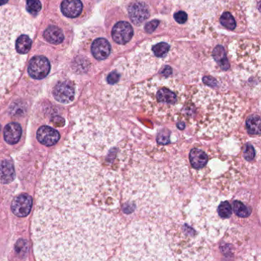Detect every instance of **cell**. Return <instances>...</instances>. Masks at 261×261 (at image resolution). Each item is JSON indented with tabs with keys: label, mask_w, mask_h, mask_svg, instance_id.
<instances>
[{
	"label": "cell",
	"mask_w": 261,
	"mask_h": 261,
	"mask_svg": "<svg viewBox=\"0 0 261 261\" xmlns=\"http://www.w3.org/2000/svg\"><path fill=\"white\" fill-rule=\"evenodd\" d=\"M32 228L39 260H105L123 235L120 221L94 206L61 209L37 204Z\"/></svg>",
	"instance_id": "obj_1"
},
{
	"label": "cell",
	"mask_w": 261,
	"mask_h": 261,
	"mask_svg": "<svg viewBox=\"0 0 261 261\" xmlns=\"http://www.w3.org/2000/svg\"><path fill=\"white\" fill-rule=\"evenodd\" d=\"M100 165L89 154L65 145L47 165L37 192V204L61 209L83 207L100 190Z\"/></svg>",
	"instance_id": "obj_2"
},
{
	"label": "cell",
	"mask_w": 261,
	"mask_h": 261,
	"mask_svg": "<svg viewBox=\"0 0 261 261\" xmlns=\"http://www.w3.org/2000/svg\"><path fill=\"white\" fill-rule=\"evenodd\" d=\"M244 103L235 94H219L200 87L191 97L189 124L199 137H215L232 130L242 117Z\"/></svg>",
	"instance_id": "obj_3"
},
{
	"label": "cell",
	"mask_w": 261,
	"mask_h": 261,
	"mask_svg": "<svg viewBox=\"0 0 261 261\" xmlns=\"http://www.w3.org/2000/svg\"><path fill=\"white\" fill-rule=\"evenodd\" d=\"M33 22L18 9H0V88L20 76L33 44Z\"/></svg>",
	"instance_id": "obj_4"
},
{
	"label": "cell",
	"mask_w": 261,
	"mask_h": 261,
	"mask_svg": "<svg viewBox=\"0 0 261 261\" xmlns=\"http://www.w3.org/2000/svg\"><path fill=\"white\" fill-rule=\"evenodd\" d=\"M166 172L157 164L135 166L129 171L124 188V198L147 215L169 214L175 206L171 198L170 181Z\"/></svg>",
	"instance_id": "obj_5"
},
{
	"label": "cell",
	"mask_w": 261,
	"mask_h": 261,
	"mask_svg": "<svg viewBox=\"0 0 261 261\" xmlns=\"http://www.w3.org/2000/svg\"><path fill=\"white\" fill-rule=\"evenodd\" d=\"M129 101L136 108L158 120H171L186 103L185 86L172 79L155 77L135 85Z\"/></svg>",
	"instance_id": "obj_6"
},
{
	"label": "cell",
	"mask_w": 261,
	"mask_h": 261,
	"mask_svg": "<svg viewBox=\"0 0 261 261\" xmlns=\"http://www.w3.org/2000/svg\"><path fill=\"white\" fill-rule=\"evenodd\" d=\"M117 125L97 111H87L75 121L68 145L94 156L106 154L120 140Z\"/></svg>",
	"instance_id": "obj_7"
},
{
	"label": "cell",
	"mask_w": 261,
	"mask_h": 261,
	"mask_svg": "<svg viewBox=\"0 0 261 261\" xmlns=\"http://www.w3.org/2000/svg\"><path fill=\"white\" fill-rule=\"evenodd\" d=\"M121 250L117 259H175L163 230L157 226L137 221L122 235Z\"/></svg>",
	"instance_id": "obj_8"
},
{
	"label": "cell",
	"mask_w": 261,
	"mask_h": 261,
	"mask_svg": "<svg viewBox=\"0 0 261 261\" xmlns=\"http://www.w3.org/2000/svg\"><path fill=\"white\" fill-rule=\"evenodd\" d=\"M168 243L171 251L178 259H208V247L202 238L187 224L172 227L169 232Z\"/></svg>",
	"instance_id": "obj_9"
},
{
	"label": "cell",
	"mask_w": 261,
	"mask_h": 261,
	"mask_svg": "<svg viewBox=\"0 0 261 261\" xmlns=\"http://www.w3.org/2000/svg\"><path fill=\"white\" fill-rule=\"evenodd\" d=\"M230 53L233 61L236 81H239L243 86L244 81L259 79V42L251 40L235 41L230 45Z\"/></svg>",
	"instance_id": "obj_10"
},
{
	"label": "cell",
	"mask_w": 261,
	"mask_h": 261,
	"mask_svg": "<svg viewBox=\"0 0 261 261\" xmlns=\"http://www.w3.org/2000/svg\"><path fill=\"white\" fill-rule=\"evenodd\" d=\"M51 64L44 56H35L30 61L28 66V73L32 79L42 80L49 74Z\"/></svg>",
	"instance_id": "obj_11"
},
{
	"label": "cell",
	"mask_w": 261,
	"mask_h": 261,
	"mask_svg": "<svg viewBox=\"0 0 261 261\" xmlns=\"http://www.w3.org/2000/svg\"><path fill=\"white\" fill-rule=\"evenodd\" d=\"M127 12L129 19L137 27L143 24L150 16L149 7L140 0L129 3L127 7Z\"/></svg>",
	"instance_id": "obj_12"
},
{
	"label": "cell",
	"mask_w": 261,
	"mask_h": 261,
	"mask_svg": "<svg viewBox=\"0 0 261 261\" xmlns=\"http://www.w3.org/2000/svg\"><path fill=\"white\" fill-rule=\"evenodd\" d=\"M54 98L64 105L71 103L75 97V88L74 85L68 81H62L56 84L53 91Z\"/></svg>",
	"instance_id": "obj_13"
},
{
	"label": "cell",
	"mask_w": 261,
	"mask_h": 261,
	"mask_svg": "<svg viewBox=\"0 0 261 261\" xmlns=\"http://www.w3.org/2000/svg\"><path fill=\"white\" fill-rule=\"evenodd\" d=\"M113 40L119 45H126L134 36V29L129 22L120 21L114 25L111 32Z\"/></svg>",
	"instance_id": "obj_14"
},
{
	"label": "cell",
	"mask_w": 261,
	"mask_h": 261,
	"mask_svg": "<svg viewBox=\"0 0 261 261\" xmlns=\"http://www.w3.org/2000/svg\"><path fill=\"white\" fill-rule=\"evenodd\" d=\"M33 207V198L27 194L18 195L12 202L11 209L15 215L17 217L27 216L31 212Z\"/></svg>",
	"instance_id": "obj_15"
},
{
	"label": "cell",
	"mask_w": 261,
	"mask_h": 261,
	"mask_svg": "<svg viewBox=\"0 0 261 261\" xmlns=\"http://www.w3.org/2000/svg\"><path fill=\"white\" fill-rule=\"evenodd\" d=\"M61 10L68 19H79L83 13L84 4L82 0H63L61 4Z\"/></svg>",
	"instance_id": "obj_16"
},
{
	"label": "cell",
	"mask_w": 261,
	"mask_h": 261,
	"mask_svg": "<svg viewBox=\"0 0 261 261\" xmlns=\"http://www.w3.org/2000/svg\"><path fill=\"white\" fill-rule=\"evenodd\" d=\"M91 53L98 61L106 60L111 54V45L105 38H97L91 44Z\"/></svg>",
	"instance_id": "obj_17"
},
{
	"label": "cell",
	"mask_w": 261,
	"mask_h": 261,
	"mask_svg": "<svg viewBox=\"0 0 261 261\" xmlns=\"http://www.w3.org/2000/svg\"><path fill=\"white\" fill-rule=\"evenodd\" d=\"M244 7L247 8L246 13L250 27L253 31L259 30V0H244Z\"/></svg>",
	"instance_id": "obj_18"
},
{
	"label": "cell",
	"mask_w": 261,
	"mask_h": 261,
	"mask_svg": "<svg viewBox=\"0 0 261 261\" xmlns=\"http://www.w3.org/2000/svg\"><path fill=\"white\" fill-rule=\"evenodd\" d=\"M38 140L42 144L47 146L56 145L60 139V134L54 128L48 126H42L38 129L36 134Z\"/></svg>",
	"instance_id": "obj_19"
},
{
	"label": "cell",
	"mask_w": 261,
	"mask_h": 261,
	"mask_svg": "<svg viewBox=\"0 0 261 261\" xmlns=\"http://www.w3.org/2000/svg\"><path fill=\"white\" fill-rule=\"evenodd\" d=\"M173 1L175 4L182 6L185 8L194 10L212 8L224 0H173Z\"/></svg>",
	"instance_id": "obj_20"
},
{
	"label": "cell",
	"mask_w": 261,
	"mask_h": 261,
	"mask_svg": "<svg viewBox=\"0 0 261 261\" xmlns=\"http://www.w3.org/2000/svg\"><path fill=\"white\" fill-rule=\"evenodd\" d=\"M22 129L17 123H10L4 128V139L9 144L14 145L17 143L22 137Z\"/></svg>",
	"instance_id": "obj_21"
},
{
	"label": "cell",
	"mask_w": 261,
	"mask_h": 261,
	"mask_svg": "<svg viewBox=\"0 0 261 261\" xmlns=\"http://www.w3.org/2000/svg\"><path fill=\"white\" fill-rule=\"evenodd\" d=\"M207 154L199 148H194L189 153V161L195 169H201L207 163Z\"/></svg>",
	"instance_id": "obj_22"
},
{
	"label": "cell",
	"mask_w": 261,
	"mask_h": 261,
	"mask_svg": "<svg viewBox=\"0 0 261 261\" xmlns=\"http://www.w3.org/2000/svg\"><path fill=\"white\" fill-rule=\"evenodd\" d=\"M43 36L47 42L54 45L62 44L65 39L63 31L57 25H49L44 31Z\"/></svg>",
	"instance_id": "obj_23"
},
{
	"label": "cell",
	"mask_w": 261,
	"mask_h": 261,
	"mask_svg": "<svg viewBox=\"0 0 261 261\" xmlns=\"http://www.w3.org/2000/svg\"><path fill=\"white\" fill-rule=\"evenodd\" d=\"M15 178V169L10 160L0 162V182L4 184L11 182Z\"/></svg>",
	"instance_id": "obj_24"
},
{
	"label": "cell",
	"mask_w": 261,
	"mask_h": 261,
	"mask_svg": "<svg viewBox=\"0 0 261 261\" xmlns=\"http://www.w3.org/2000/svg\"><path fill=\"white\" fill-rule=\"evenodd\" d=\"M220 23L229 31H234L237 28L236 18L230 11H225L220 16Z\"/></svg>",
	"instance_id": "obj_25"
},
{
	"label": "cell",
	"mask_w": 261,
	"mask_h": 261,
	"mask_svg": "<svg viewBox=\"0 0 261 261\" xmlns=\"http://www.w3.org/2000/svg\"><path fill=\"white\" fill-rule=\"evenodd\" d=\"M246 126L249 134L252 135H259L260 134V118L259 115L253 114L247 118Z\"/></svg>",
	"instance_id": "obj_26"
},
{
	"label": "cell",
	"mask_w": 261,
	"mask_h": 261,
	"mask_svg": "<svg viewBox=\"0 0 261 261\" xmlns=\"http://www.w3.org/2000/svg\"><path fill=\"white\" fill-rule=\"evenodd\" d=\"M123 66L121 65L117 68H113L111 71L108 72L106 77L107 83L109 85H117L121 80L122 75H123Z\"/></svg>",
	"instance_id": "obj_27"
},
{
	"label": "cell",
	"mask_w": 261,
	"mask_h": 261,
	"mask_svg": "<svg viewBox=\"0 0 261 261\" xmlns=\"http://www.w3.org/2000/svg\"><path fill=\"white\" fill-rule=\"evenodd\" d=\"M233 209L234 213L240 218H247L251 213V210L246 204L238 200L233 201Z\"/></svg>",
	"instance_id": "obj_28"
},
{
	"label": "cell",
	"mask_w": 261,
	"mask_h": 261,
	"mask_svg": "<svg viewBox=\"0 0 261 261\" xmlns=\"http://www.w3.org/2000/svg\"><path fill=\"white\" fill-rule=\"evenodd\" d=\"M217 212L221 219H228L231 216L232 208L228 201H221L217 207Z\"/></svg>",
	"instance_id": "obj_29"
},
{
	"label": "cell",
	"mask_w": 261,
	"mask_h": 261,
	"mask_svg": "<svg viewBox=\"0 0 261 261\" xmlns=\"http://www.w3.org/2000/svg\"><path fill=\"white\" fill-rule=\"evenodd\" d=\"M27 10L30 14L37 15L42 10V4L39 0H27Z\"/></svg>",
	"instance_id": "obj_30"
},
{
	"label": "cell",
	"mask_w": 261,
	"mask_h": 261,
	"mask_svg": "<svg viewBox=\"0 0 261 261\" xmlns=\"http://www.w3.org/2000/svg\"><path fill=\"white\" fill-rule=\"evenodd\" d=\"M243 155H244V159H245L246 160H247V161H251V160L254 159L255 155H256L254 147L250 144L246 145Z\"/></svg>",
	"instance_id": "obj_31"
},
{
	"label": "cell",
	"mask_w": 261,
	"mask_h": 261,
	"mask_svg": "<svg viewBox=\"0 0 261 261\" xmlns=\"http://www.w3.org/2000/svg\"><path fill=\"white\" fill-rule=\"evenodd\" d=\"M174 19H175V20L178 23H186L188 19L187 13L183 11L177 12V13H175V15H174Z\"/></svg>",
	"instance_id": "obj_32"
},
{
	"label": "cell",
	"mask_w": 261,
	"mask_h": 261,
	"mask_svg": "<svg viewBox=\"0 0 261 261\" xmlns=\"http://www.w3.org/2000/svg\"><path fill=\"white\" fill-rule=\"evenodd\" d=\"M159 24H160V21L158 20H152L151 22H148L145 27V30L146 33H153L157 27H158Z\"/></svg>",
	"instance_id": "obj_33"
},
{
	"label": "cell",
	"mask_w": 261,
	"mask_h": 261,
	"mask_svg": "<svg viewBox=\"0 0 261 261\" xmlns=\"http://www.w3.org/2000/svg\"><path fill=\"white\" fill-rule=\"evenodd\" d=\"M157 142L162 145L168 144L169 143V137L167 133H160L157 136Z\"/></svg>",
	"instance_id": "obj_34"
},
{
	"label": "cell",
	"mask_w": 261,
	"mask_h": 261,
	"mask_svg": "<svg viewBox=\"0 0 261 261\" xmlns=\"http://www.w3.org/2000/svg\"><path fill=\"white\" fill-rule=\"evenodd\" d=\"M7 2H8V0H0V7L7 4Z\"/></svg>",
	"instance_id": "obj_35"
}]
</instances>
